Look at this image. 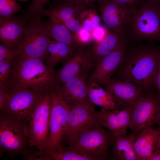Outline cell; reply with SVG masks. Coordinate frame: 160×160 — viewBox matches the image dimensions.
Instances as JSON below:
<instances>
[{"label": "cell", "mask_w": 160, "mask_h": 160, "mask_svg": "<svg viewBox=\"0 0 160 160\" xmlns=\"http://www.w3.org/2000/svg\"><path fill=\"white\" fill-rule=\"evenodd\" d=\"M55 73L44 60L19 55L12 60L11 71L2 86L7 91L24 88L41 94L49 89Z\"/></svg>", "instance_id": "cell-1"}, {"label": "cell", "mask_w": 160, "mask_h": 160, "mask_svg": "<svg viewBox=\"0 0 160 160\" xmlns=\"http://www.w3.org/2000/svg\"><path fill=\"white\" fill-rule=\"evenodd\" d=\"M160 60V47L147 44L130 47L119 67L121 79H127L143 89L153 85Z\"/></svg>", "instance_id": "cell-2"}, {"label": "cell", "mask_w": 160, "mask_h": 160, "mask_svg": "<svg viewBox=\"0 0 160 160\" xmlns=\"http://www.w3.org/2000/svg\"><path fill=\"white\" fill-rule=\"evenodd\" d=\"M28 124L0 112V156L7 153L11 159L19 155L31 160L35 150L30 142Z\"/></svg>", "instance_id": "cell-3"}, {"label": "cell", "mask_w": 160, "mask_h": 160, "mask_svg": "<svg viewBox=\"0 0 160 160\" xmlns=\"http://www.w3.org/2000/svg\"><path fill=\"white\" fill-rule=\"evenodd\" d=\"M115 136L104 129L97 121L82 129L64 149L88 155L94 160L111 159L109 149Z\"/></svg>", "instance_id": "cell-4"}, {"label": "cell", "mask_w": 160, "mask_h": 160, "mask_svg": "<svg viewBox=\"0 0 160 160\" xmlns=\"http://www.w3.org/2000/svg\"><path fill=\"white\" fill-rule=\"evenodd\" d=\"M129 42H160V3L148 0L135 10L125 31Z\"/></svg>", "instance_id": "cell-5"}, {"label": "cell", "mask_w": 160, "mask_h": 160, "mask_svg": "<svg viewBox=\"0 0 160 160\" xmlns=\"http://www.w3.org/2000/svg\"><path fill=\"white\" fill-rule=\"evenodd\" d=\"M51 109L49 89L41 94L28 125L30 142L39 152L47 148Z\"/></svg>", "instance_id": "cell-6"}, {"label": "cell", "mask_w": 160, "mask_h": 160, "mask_svg": "<svg viewBox=\"0 0 160 160\" xmlns=\"http://www.w3.org/2000/svg\"><path fill=\"white\" fill-rule=\"evenodd\" d=\"M129 127L135 139L153 128L160 121V99L157 93L144 92L134 106Z\"/></svg>", "instance_id": "cell-7"}, {"label": "cell", "mask_w": 160, "mask_h": 160, "mask_svg": "<svg viewBox=\"0 0 160 160\" xmlns=\"http://www.w3.org/2000/svg\"><path fill=\"white\" fill-rule=\"evenodd\" d=\"M51 99L49 135L47 149L50 152L61 147L70 111V104L63 100L53 84L50 88Z\"/></svg>", "instance_id": "cell-8"}, {"label": "cell", "mask_w": 160, "mask_h": 160, "mask_svg": "<svg viewBox=\"0 0 160 160\" xmlns=\"http://www.w3.org/2000/svg\"><path fill=\"white\" fill-rule=\"evenodd\" d=\"M94 41L78 45L71 56L56 73L54 82L62 85L78 75L88 73L95 65L93 54Z\"/></svg>", "instance_id": "cell-9"}, {"label": "cell", "mask_w": 160, "mask_h": 160, "mask_svg": "<svg viewBox=\"0 0 160 160\" xmlns=\"http://www.w3.org/2000/svg\"><path fill=\"white\" fill-rule=\"evenodd\" d=\"M8 92L4 105L0 112L28 124L41 93L24 88H17Z\"/></svg>", "instance_id": "cell-10"}, {"label": "cell", "mask_w": 160, "mask_h": 160, "mask_svg": "<svg viewBox=\"0 0 160 160\" xmlns=\"http://www.w3.org/2000/svg\"><path fill=\"white\" fill-rule=\"evenodd\" d=\"M26 24L19 49V55L44 61L51 40L47 35L41 20H29Z\"/></svg>", "instance_id": "cell-11"}, {"label": "cell", "mask_w": 160, "mask_h": 160, "mask_svg": "<svg viewBox=\"0 0 160 160\" xmlns=\"http://www.w3.org/2000/svg\"><path fill=\"white\" fill-rule=\"evenodd\" d=\"M97 3L101 20L107 31L125 34L134 10L112 0H99Z\"/></svg>", "instance_id": "cell-12"}, {"label": "cell", "mask_w": 160, "mask_h": 160, "mask_svg": "<svg viewBox=\"0 0 160 160\" xmlns=\"http://www.w3.org/2000/svg\"><path fill=\"white\" fill-rule=\"evenodd\" d=\"M95 108L84 104H70V111L61 146L68 144L83 129L97 121Z\"/></svg>", "instance_id": "cell-13"}, {"label": "cell", "mask_w": 160, "mask_h": 160, "mask_svg": "<svg viewBox=\"0 0 160 160\" xmlns=\"http://www.w3.org/2000/svg\"><path fill=\"white\" fill-rule=\"evenodd\" d=\"M103 86L111 94L116 104V109L133 107L144 92L142 88L127 79H111Z\"/></svg>", "instance_id": "cell-14"}, {"label": "cell", "mask_w": 160, "mask_h": 160, "mask_svg": "<svg viewBox=\"0 0 160 160\" xmlns=\"http://www.w3.org/2000/svg\"><path fill=\"white\" fill-rule=\"evenodd\" d=\"M129 42L127 40L117 49L97 62L89 81L103 85L108 83L111 79L114 72L124 60Z\"/></svg>", "instance_id": "cell-15"}, {"label": "cell", "mask_w": 160, "mask_h": 160, "mask_svg": "<svg viewBox=\"0 0 160 160\" xmlns=\"http://www.w3.org/2000/svg\"><path fill=\"white\" fill-rule=\"evenodd\" d=\"M83 10L65 2L55 1L49 8L43 9L41 15L52 16L60 21L72 33L79 44V33L83 28L80 15Z\"/></svg>", "instance_id": "cell-16"}, {"label": "cell", "mask_w": 160, "mask_h": 160, "mask_svg": "<svg viewBox=\"0 0 160 160\" xmlns=\"http://www.w3.org/2000/svg\"><path fill=\"white\" fill-rule=\"evenodd\" d=\"M88 73L76 76L62 85L53 82L57 92L66 103L71 105L87 104L94 107L88 95Z\"/></svg>", "instance_id": "cell-17"}, {"label": "cell", "mask_w": 160, "mask_h": 160, "mask_svg": "<svg viewBox=\"0 0 160 160\" xmlns=\"http://www.w3.org/2000/svg\"><path fill=\"white\" fill-rule=\"evenodd\" d=\"M133 109L132 107L113 111L102 108L100 111L97 112V121L103 127L108 129L115 137L126 135Z\"/></svg>", "instance_id": "cell-18"}, {"label": "cell", "mask_w": 160, "mask_h": 160, "mask_svg": "<svg viewBox=\"0 0 160 160\" xmlns=\"http://www.w3.org/2000/svg\"><path fill=\"white\" fill-rule=\"evenodd\" d=\"M25 23L24 20L14 17L0 19V40L2 44L19 50L27 24Z\"/></svg>", "instance_id": "cell-19"}, {"label": "cell", "mask_w": 160, "mask_h": 160, "mask_svg": "<svg viewBox=\"0 0 160 160\" xmlns=\"http://www.w3.org/2000/svg\"><path fill=\"white\" fill-rule=\"evenodd\" d=\"M106 34L101 40L94 44L93 54L95 64L128 40L125 33L122 32L107 31Z\"/></svg>", "instance_id": "cell-20"}, {"label": "cell", "mask_w": 160, "mask_h": 160, "mask_svg": "<svg viewBox=\"0 0 160 160\" xmlns=\"http://www.w3.org/2000/svg\"><path fill=\"white\" fill-rule=\"evenodd\" d=\"M47 16L49 18V21L42 23V25L51 40L64 43L74 48L79 45L72 33L62 22L52 16Z\"/></svg>", "instance_id": "cell-21"}, {"label": "cell", "mask_w": 160, "mask_h": 160, "mask_svg": "<svg viewBox=\"0 0 160 160\" xmlns=\"http://www.w3.org/2000/svg\"><path fill=\"white\" fill-rule=\"evenodd\" d=\"M135 138L130 134L115 137L112 145L111 159L115 160H137L134 143Z\"/></svg>", "instance_id": "cell-22"}, {"label": "cell", "mask_w": 160, "mask_h": 160, "mask_svg": "<svg viewBox=\"0 0 160 160\" xmlns=\"http://www.w3.org/2000/svg\"><path fill=\"white\" fill-rule=\"evenodd\" d=\"M75 48L60 42L51 40L45 53L44 61L48 66L54 68L58 63H64L71 56Z\"/></svg>", "instance_id": "cell-23"}, {"label": "cell", "mask_w": 160, "mask_h": 160, "mask_svg": "<svg viewBox=\"0 0 160 160\" xmlns=\"http://www.w3.org/2000/svg\"><path fill=\"white\" fill-rule=\"evenodd\" d=\"M157 134V129L152 128L135 139L134 146L137 160H149L154 148Z\"/></svg>", "instance_id": "cell-24"}, {"label": "cell", "mask_w": 160, "mask_h": 160, "mask_svg": "<svg viewBox=\"0 0 160 160\" xmlns=\"http://www.w3.org/2000/svg\"><path fill=\"white\" fill-rule=\"evenodd\" d=\"M87 92L89 100L94 105L111 111L116 109V104L111 93L103 89L98 83L89 81Z\"/></svg>", "instance_id": "cell-25"}, {"label": "cell", "mask_w": 160, "mask_h": 160, "mask_svg": "<svg viewBox=\"0 0 160 160\" xmlns=\"http://www.w3.org/2000/svg\"><path fill=\"white\" fill-rule=\"evenodd\" d=\"M101 20L96 10L92 7L84 9L80 14V20L82 28L91 34L100 27Z\"/></svg>", "instance_id": "cell-26"}, {"label": "cell", "mask_w": 160, "mask_h": 160, "mask_svg": "<svg viewBox=\"0 0 160 160\" xmlns=\"http://www.w3.org/2000/svg\"><path fill=\"white\" fill-rule=\"evenodd\" d=\"M21 9L20 6L14 0H0V19L12 18Z\"/></svg>", "instance_id": "cell-27"}, {"label": "cell", "mask_w": 160, "mask_h": 160, "mask_svg": "<svg viewBox=\"0 0 160 160\" xmlns=\"http://www.w3.org/2000/svg\"><path fill=\"white\" fill-rule=\"evenodd\" d=\"M50 0H32L27 11L31 15L34 16L41 15L45 5Z\"/></svg>", "instance_id": "cell-28"}, {"label": "cell", "mask_w": 160, "mask_h": 160, "mask_svg": "<svg viewBox=\"0 0 160 160\" xmlns=\"http://www.w3.org/2000/svg\"><path fill=\"white\" fill-rule=\"evenodd\" d=\"M19 54V49L9 47L3 44L0 45V61L12 60Z\"/></svg>", "instance_id": "cell-29"}, {"label": "cell", "mask_w": 160, "mask_h": 160, "mask_svg": "<svg viewBox=\"0 0 160 160\" xmlns=\"http://www.w3.org/2000/svg\"><path fill=\"white\" fill-rule=\"evenodd\" d=\"M12 60L0 61V86L3 85L11 71Z\"/></svg>", "instance_id": "cell-30"}, {"label": "cell", "mask_w": 160, "mask_h": 160, "mask_svg": "<svg viewBox=\"0 0 160 160\" xmlns=\"http://www.w3.org/2000/svg\"><path fill=\"white\" fill-rule=\"evenodd\" d=\"M99 0H56V1H61L69 4L72 5L84 10L92 7L93 4L97 2Z\"/></svg>", "instance_id": "cell-31"}, {"label": "cell", "mask_w": 160, "mask_h": 160, "mask_svg": "<svg viewBox=\"0 0 160 160\" xmlns=\"http://www.w3.org/2000/svg\"><path fill=\"white\" fill-rule=\"evenodd\" d=\"M119 4L130 7L135 10L145 1L144 0H112Z\"/></svg>", "instance_id": "cell-32"}, {"label": "cell", "mask_w": 160, "mask_h": 160, "mask_svg": "<svg viewBox=\"0 0 160 160\" xmlns=\"http://www.w3.org/2000/svg\"><path fill=\"white\" fill-rule=\"evenodd\" d=\"M153 85L156 87L157 90V93L160 99V60L156 74Z\"/></svg>", "instance_id": "cell-33"}, {"label": "cell", "mask_w": 160, "mask_h": 160, "mask_svg": "<svg viewBox=\"0 0 160 160\" xmlns=\"http://www.w3.org/2000/svg\"><path fill=\"white\" fill-rule=\"evenodd\" d=\"M8 92L3 86H0V110L3 108L7 98Z\"/></svg>", "instance_id": "cell-34"}, {"label": "cell", "mask_w": 160, "mask_h": 160, "mask_svg": "<svg viewBox=\"0 0 160 160\" xmlns=\"http://www.w3.org/2000/svg\"><path fill=\"white\" fill-rule=\"evenodd\" d=\"M158 124L159 127L157 129V137L153 151L160 150V121Z\"/></svg>", "instance_id": "cell-35"}, {"label": "cell", "mask_w": 160, "mask_h": 160, "mask_svg": "<svg viewBox=\"0 0 160 160\" xmlns=\"http://www.w3.org/2000/svg\"><path fill=\"white\" fill-rule=\"evenodd\" d=\"M149 160H160V150L153 151Z\"/></svg>", "instance_id": "cell-36"}, {"label": "cell", "mask_w": 160, "mask_h": 160, "mask_svg": "<svg viewBox=\"0 0 160 160\" xmlns=\"http://www.w3.org/2000/svg\"><path fill=\"white\" fill-rule=\"evenodd\" d=\"M154 0L160 3V0Z\"/></svg>", "instance_id": "cell-37"}]
</instances>
